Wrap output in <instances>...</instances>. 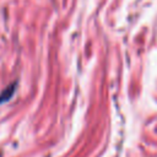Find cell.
<instances>
[{
	"mask_svg": "<svg viewBox=\"0 0 157 157\" xmlns=\"http://www.w3.org/2000/svg\"><path fill=\"white\" fill-rule=\"evenodd\" d=\"M16 85H17V83H16V82H13V83L9 85L5 90H2V91H1V93H0V104H1V103H5V102H7V101H10V99H11L12 94L15 93Z\"/></svg>",
	"mask_w": 157,
	"mask_h": 157,
	"instance_id": "1",
	"label": "cell"
}]
</instances>
